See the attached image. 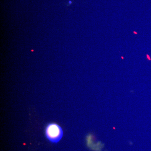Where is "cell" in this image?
Returning a JSON list of instances; mask_svg holds the SVG:
<instances>
[{
  "label": "cell",
  "mask_w": 151,
  "mask_h": 151,
  "mask_svg": "<svg viewBox=\"0 0 151 151\" xmlns=\"http://www.w3.org/2000/svg\"><path fill=\"white\" fill-rule=\"evenodd\" d=\"M63 134L62 128L55 123H50L45 128L46 137L52 143H57L60 142L63 137Z\"/></svg>",
  "instance_id": "obj_1"
},
{
  "label": "cell",
  "mask_w": 151,
  "mask_h": 151,
  "mask_svg": "<svg viewBox=\"0 0 151 151\" xmlns=\"http://www.w3.org/2000/svg\"><path fill=\"white\" fill-rule=\"evenodd\" d=\"M135 34H137V32H133Z\"/></svg>",
  "instance_id": "obj_3"
},
{
  "label": "cell",
  "mask_w": 151,
  "mask_h": 151,
  "mask_svg": "<svg viewBox=\"0 0 151 151\" xmlns=\"http://www.w3.org/2000/svg\"><path fill=\"white\" fill-rule=\"evenodd\" d=\"M69 4H71V3H72V2L71 1H69Z\"/></svg>",
  "instance_id": "obj_2"
}]
</instances>
